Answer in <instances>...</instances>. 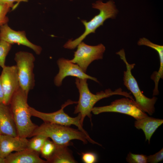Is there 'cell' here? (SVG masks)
I'll return each mask as SVG.
<instances>
[{"label": "cell", "instance_id": "24", "mask_svg": "<svg viewBox=\"0 0 163 163\" xmlns=\"http://www.w3.org/2000/svg\"><path fill=\"white\" fill-rule=\"evenodd\" d=\"M163 159V149L155 154L147 156V162L157 163L162 161Z\"/></svg>", "mask_w": 163, "mask_h": 163}, {"label": "cell", "instance_id": "5", "mask_svg": "<svg viewBox=\"0 0 163 163\" xmlns=\"http://www.w3.org/2000/svg\"><path fill=\"white\" fill-rule=\"evenodd\" d=\"M116 54L120 56L126 66V70L124 71L123 74L124 85L133 94L135 97V101L138 107L145 113L150 115H152L155 112V105L157 98L155 96L152 98H148L141 91L137 81L131 72L135 64H130L128 62L124 49L120 50Z\"/></svg>", "mask_w": 163, "mask_h": 163}, {"label": "cell", "instance_id": "28", "mask_svg": "<svg viewBox=\"0 0 163 163\" xmlns=\"http://www.w3.org/2000/svg\"><path fill=\"white\" fill-rule=\"evenodd\" d=\"M70 0L72 1V0Z\"/></svg>", "mask_w": 163, "mask_h": 163}, {"label": "cell", "instance_id": "19", "mask_svg": "<svg viewBox=\"0 0 163 163\" xmlns=\"http://www.w3.org/2000/svg\"><path fill=\"white\" fill-rule=\"evenodd\" d=\"M29 140L28 148L40 153L45 142L48 139L41 135H37Z\"/></svg>", "mask_w": 163, "mask_h": 163}, {"label": "cell", "instance_id": "4", "mask_svg": "<svg viewBox=\"0 0 163 163\" xmlns=\"http://www.w3.org/2000/svg\"><path fill=\"white\" fill-rule=\"evenodd\" d=\"M92 7L98 9L99 13L88 21L85 20H81L85 27V31L75 39L69 40L63 46L64 48L71 50L75 48L88 35L95 33L98 28L103 25L106 20L108 18H115L118 13L115 3L112 0L106 3L103 2L101 0H98L92 4Z\"/></svg>", "mask_w": 163, "mask_h": 163}, {"label": "cell", "instance_id": "1", "mask_svg": "<svg viewBox=\"0 0 163 163\" xmlns=\"http://www.w3.org/2000/svg\"><path fill=\"white\" fill-rule=\"evenodd\" d=\"M87 79L76 78L75 84L79 93V97L74 111L75 114L79 113L81 116L80 122L83 125L85 117H88L91 122L92 110L95 104L100 100L114 95H119L134 100L130 93L123 91L121 88L114 91L108 88L104 91L92 93L90 91L87 82Z\"/></svg>", "mask_w": 163, "mask_h": 163}, {"label": "cell", "instance_id": "20", "mask_svg": "<svg viewBox=\"0 0 163 163\" xmlns=\"http://www.w3.org/2000/svg\"><path fill=\"white\" fill-rule=\"evenodd\" d=\"M12 44L2 40H0V67L2 69L6 66V57L11 49Z\"/></svg>", "mask_w": 163, "mask_h": 163}, {"label": "cell", "instance_id": "23", "mask_svg": "<svg viewBox=\"0 0 163 163\" xmlns=\"http://www.w3.org/2000/svg\"><path fill=\"white\" fill-rule=\"evenodd\" d=\"M82 159L85 163H94L97 160V155L92 152H86L82 154Z\"/></svg>", "mask_w": 163, "mask_h": 163}, {"label": "cell", "instance_id": "14", "mask_svg": "<svg viewBox=\"0 0 163 163\" xmlns=\"http://www.w3.org/2000/svg\"><path fill=\"white\" fill-rule=\"evenodd\" d=\"M9 105L0 103V135L17 136L16 125Z\"/></svg>", "mask_w": 163, "mask_h": 163}, {"label": "cell", "instance_id": "9", "mask_svg": "<svg viewBox=\"0 0 163 163\" xmlns=\"http://www.w3.org/2000/svg\"><path fill=\"white\" fill-rule=\"evenodd\" d=\"M77 47V49L74 52L73 58L70 60L78 65L85 73L92 62L103 59L105 50V46L102 43L91 46L82 42Z\"/></svg>", "mask_w": 163, "mask_h": 163}, {"label": "cell", "instance_id": "6", "mask_svg": "<svg viewBox=\"0 0 163 163\" xmlns=\"http://www.w3.org/2000/svg\"><path fill=\"white\" fill-rule=\"evenodd\" d=\"M77 101L68 100L61 106V108L55 112L46 113L39 111L34 108L30 107L29 110L32 116L38 117L44 122L70 126L74 125L77 127L78 129L84 133L92 142V144H98V143L92 139L88 133L83 128L80 122L81 116L78 113L77 117H70L65 112L64 108L66 106L73 104H77Z\"/></svg>", "mask_w": 163, "mask_h": 163}, {"label": "cell", "instance_id": "15", "mask_svg": "<svg viewBox=\"0 0 163 163\" xmlns=\"http://www.w3.org/2000/svg\"><path fill=\"white\" fill-rule=\"evenodd\" d=\"M40 153L28 148L11 153L5 158V163H47L40 157Z\"/></svg>", "mask_w": 163, "mask_h": 163}, {"label": "cell", "instance_id": "22", "mask_svg": "<svg viewBox=\"0 0 163 163\" xmlns=\"http://www.w3.org/2000/svg\"><path fill=\"white\" fill-rule=\"evenodd\" d=\"M126 161L130 163H147V156L143 154H136L129 152L127 155Z\"/></svg>", "mask_w": 163, "mask_h": 163}, {"label": "cell", "instance_id": "26", "mask_svg": "<svg viewBox=\"0 0 163 163\" xmlns=\"http://www.w3.org/2000/svg\"><path fill=\"white\" fill-rule=\"evenodd\" d=\"M4 100V93L0 78V103H3Z\"/></svg>", "mask_w": 163, "mask_h": 163}, {"label": "cell", "instance_id": "7", "mask_svg": "<svg viewBox=\"0 0 163 163\" xmlns=\"http://www.w3.org/2000/svg\"><path fill=\"white\" fill-rule=\"evenodd\" d=\"M14 60L16 63L20 87L29 92L35 85L34 73L35 57L30 53L20 51L15 53Z\"/></svg>", "mask_w": 163, "mask_h": 163}, {"label": "cell", "instance_id": "12", "mask_svg": "<svg viewBox=\"0 0 163 163\" xmlns=\"http://www.w3.org/2000/svg\"><path fill=\"white\" fill-rule=\"evenodd\" d=\"M0 40L11 44H17L24 46L33 50L36 54L41 53L42 48L39 46L30 42L27 38L24 31H16L10 27L8 24L0 27Z\"/></svg>", "mask_w": 163, "mask_h": 163}, {"label": "cell", "instance_id": "27", "mask_svg": "<svg viewBox=\"0 0 163 163\" xmlns=\"http://www.w3.org/2000/svg\"><path fill=\"white\" fill-rule=\"evenodd\" d=\"M0 163H5V158L0 157Z\"/></svg>", "mask_w": 163, "mask_h": 163}, {"label": "cell", "instance_id": "13", "mask_svg": "<svg viewBox=\"0 0 163 163\" xmlns=\"http://www.w3.org/2000/svg\"><path fill=\"white\" fill-rule=\"evenodd\" d=\"M28 141L27 138L0 135V157L5 158L14 151L27 148Z\"/></svg>", "mask_w": 163, "mask_h": 163}, {"label": "cell", "instance_id": "3", "mask_svg": "<svg viewBox=\"0 0 163 163\" xmlns=\"http://www.w3.org/2000/svg\"><path fill=\"white\" fill-rule=\"evenodd\" d=\"M41 135L50 138L58 145H70L71 141L75 139L80 140L84 144L92 142L87 136L78 129L69 126L44 122L38 126L31 135V137Z\"/></svg>", "mask_w": 163, "mask_h": 163}, {"label": "cell", "instance_id": "10", "mask_svg": "<svg viewBox=\"0 0 163 163\" xmlns=\"http://www.w3.org/2000/svg\"><path fill=\"white\" fill-rule=\"evenodd\" d=\"M57 63L59 71L54 79V84L57 87L60 86L63 79L68 76L82 79H89L99 83L96 78L87 75L78 65L72 62L70 60L61 58L58 60Z\"/></svg>", "mask_w": 163, "mask_h": 163}, {"label": "cell", "instance_id": "8", "mask_svg": "<svg viewBox=\"0 0 163 163\" xmlns=\"http://www.w3.org/2000/svg\"><path fill=\"white\" fill-rule=\"evenodd\" d=\"M117 112L129 115L136 120L148 116L137 105L135 101L126 97L118 99L105 106L94 107L92 112L97 115L104 112Z\"/></svg>", "mask_w": 163, "mask_h": 163}, {"label": "cell", "instance_id": "2", "mask_svg": "<svg viewBox=\"0 0 163 163\" xmlns=\"http://www.w3.org/2000/svg\"><path fill=\"white\" fill-rule=\"evenodd\" d=\"M28 92L20 87L13 95L9 105L16 125L18 136L31 137L38 126L33 123L27 103Z\"/></svg>", "mask_w": 163, "mask_h": 163}, {"label": "cell", "instance_id": "25", "mask_svg": "<svg viewBox=\"0 0 163 163\" xmlns=\"http://www.w3.org/2000/svg\"><path fill=\"white\" fill-rule=\"evenodd\" d=\"M28 0H0V2L9 5L12 10L15 9L21 2H27Z\"/></svg>", "mask_w": 163, "mask_h": 163}, {"label": "cell", "instance_id": "16", "mask_svg": "<svg viewBox=\"0 0 163 163\" xmlns=\"http://www.w3.org/2000/svg\"><path fill=\"white\" fill-rule=\"evenodd\" d=\"M163 123V119L147 116L136 120L134 126L137 129L143 130L145 135V141L148 140L149 143L153 134Z\"/></svg>", "mask_w": 163, "mask_h": 163}, {"label": "cell", "instance_id": "11", "mask_svg": "<svg viewBox=\"0 0 163 163\" xmlns=\"http://www.w3.org/2000/svg\"><path fill=\"white\" fill-rule=\"evenodd\" d=\"M0 75L4 93L3 103L9 105L14 93L20 87L16 65L5 66Z\"/></svg>", "mask_w": 163, "mask_h": 163}, {"label": "cell", "instance_id": "21", "mask_svg": "<svg viewBox=\"0 0 163 163\" xmlns=\"http://www.w3.org/2000/svg\"><path fill=\"white\" fill-rule=\"evenodd\" d=\"M11 9L8 4L0 2V27L8 24L9 18L7 14Z\"/></svg>", "mask_w": 163, "mask_h": 163}, {"label": "cell", "instance_id": "18", "mask_svg": "<svg viewBox=\"0 0 163 163\" xmlns=\"http://www.w3.org/2000/svg\"><path fill=\"white\" fill-rule=\"evenodd\" d=\"M56 147L57 145L52 141L50 140L48 138L45 142L40 154L42 157L46 160L47 163L53 155Z\"/></svg>", "mask_w": 163, "mask_h": 163}, {"label": "cell", "instance_id": "17", "mask_svg": "<svg viewBox=\"0 0 163 163\" xmlns=\"http://www.w3.org/2000/svg\"><path fill=\"white\" fill-rule=\"evenodd\" d=\"M68 145H57L56 150L48 163H76L75 160L68 148Z\"/></svg>", "mask_w": 163, "mask_h": 163}]
</instances>
